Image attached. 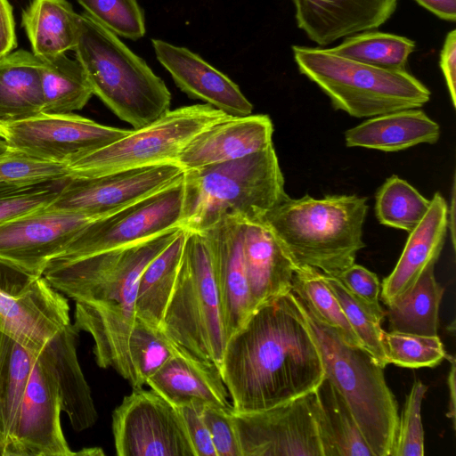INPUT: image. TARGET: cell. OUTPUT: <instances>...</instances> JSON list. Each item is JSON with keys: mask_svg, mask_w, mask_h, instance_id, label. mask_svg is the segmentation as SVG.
Returning a JSON list of instances; mask_svg holds the SVG:
<instances>
[{"mask_svg": "<svg viewBox=\"0 0 456 456\" xmlns=\"http://www.w3.org/2000/svg\"><path fill=\"white\" fill-rule=\"evenodd\" d=\"M219 370L235 411L269 409L319 386L322 359L292 291L252 312L228 338Z\"/></svg>", "mask_w": 456, "mask_h": 456, "instance_id": "1", "label": "cell"}, {"mask_svg": "<svg viewBox=\"0 0 456 456\" xmlns=\"http://www.w3.org/2000/svg\"><path fill=\"white\" fill-rule=\"evenodd\" d=\"M180 230L175 227L124 248L48 267L43 274L57 291L75 301L73 323L93 338L97 365L113 368L133 389L136 380L128 339L136 320L139 278Z\"/></svg>", "mask_w": 456, "mask_h": 456, "instance_id": "2", "label": "cell"}, {"mask_svg": "<svg viewBox=\"0 0 456 456\" xmlns=\"http://www.w3.org/2000/svg\"><path fill=\"white\" fill-rule=\"evenodd\" d=\"M367 198L328 195L288 197L261 219L298 266L338 276L365 247L363 224Z\"/></svg>", "mask_w": 456, "mask_h": 456, "instance_id": "3", "label": "cell"}, {"mask_svg": "<svg viewBox=\"0 0 456 456\" xmlns=\"http://www.w3.org/2000/svg\"><path fill=\"white\" fill-rule=\"evenodd\" d=\"M180 227L201 232L226 216L261 220L289 195L273 144L240 159L184 171Z\"/></svg>", "mask_w": 456, "mask_h": 456, "instance_id": "4", "label": "cell"}, {"mask_svg": "<svg viewBox=\"0 0 456 456\" xmlns=\"http://www.w3.org/2000/svg\"><path fill=\"white\" fill-rule=\"evenodd\" d=\"M93 94L134 129L170 110L171 94L164 81L116 34L86 12L78 14L74 49Z\"/></svg>", "mask_w": 456, "mask_h": 456, "instance_id": "5", "label": "cell"}, {"mask_svg": "<svg viewBox=\"0 0 456 456\" xmlns=\"http://www.w3.org/2000/svg\"><path fill=\"white\" fill-rule=\"evenodd\" d=\"M296 296V295H295ZM298 299L318 346L327 378L341 393L375 456H390L399 413L381 368L362 346L346 343Z\"/></svg>", "mask_w": 456, "mask_h": 456, "instance_id": "6", "label": "cell"}, {"mask_svg": "<svg viewBox=\"0 0 456 456\" xmlns=\"http://www.w3.org/2000/svg\"><path fill=\"white\" fill-rule=\"evenodd\" d=\"M299 72L330 98L334 109L355 118H373L422 107L429 89L407 70L362 63L330 48L293 45Z\"/></svg>", "mask_w": 456, "mask_h": 456, "instance_id": "7", "label": "cell"}, {"mask_svg": "<svg viewBox=\"0 0 456 456\" xmlns=\"http://www.w3.org/2000/svg\"><path fill=\"white\" fill-rule=\"evenodd\" d=\"M161 329L176 345L220 369L227 338L210 256L201 232L186 231Z\"/></svg>", "mask_w": 456, "mask_h": 456, "instance_id": "8", "label": "cell"}, {"mask_svg": "<svg viewBox=\"0 0 456 456\" xmlns=\"http://www.w3.org/2000/svg\"><path fill=\"white\" fill-rule=\"evenodd\" d=\"M227 116L207 103L168 110L150 125L130 130L124 137L68 165L69 177H92L176 162L180 152L198 133Z\"/></svg>", "mask_w": 456, "mask_h": 456, "instance_id": "9", "label": "cell"}, {"mask_svg": "<svg viewBox=\"0 0 456 456\" xmlns=\"http://www.w3.org/2000/svg\"><path fill=\"white\" fill-rule=\"evenodd\" d=\"M183 192V176L165 189L91 221L47 268L124 248L180 227Z\"/></svg>", "mask_w": 456, "mask_h": 456, "instance_id": "10", "label": "cell"}, {"mask_svg": "<svg viewBox=\"0 0 456 456\" xmlns=\"http://www.w3.org/2000/svg\"><path fill=\"white\" fill-rule=\"evenodd\" d=\"M70 322L69 305L43 276L0 263V329L35 354Z\"/></svg>", "mask_w": 456, "mask_h": 456, "instance_id": "11", "label": "cell"}, {"mask_svg": "<svg viewBox=\"0 0 456 456\" xmlns=\"http://www.w3.org/2000/svg\"><path fill=\"white\" fill-rule=\"evenodd\" d=\"M118 456H195L177 407L156 391L133 389L112 413Z\"/></svg>", "mask_w": 456, "mask_h": 456, "instance_id": "12", "label": "cell"}, {"mask_svg": "<svg viewBox=\"0 0 456 456\" xmlns=\"http://www.w3.org/2000/svg\"><path fill=\"white\" fill-rule=\"evenodd\" d=\"M231 417L241 456H322L314 390L269 409Z\"/></svg>", "mask_w": 456, "mask_h": 456, "instance_id": "13", "label": "cell"}, {"mask_svg": "<svg viewBox=\"0 0 456 456\" xmlns=\"http://www.w3.org/2000/svg\"><path fill=\"white\" fill-rule=\"evenodd\" d=\"M183 175L176 162H168L92 177H68L47 208L96 219L165 189Z\"/></svg>", "mask_w": 456, "mask_h": 456, "instance_id": "14", "label": "cell"}, {"mask_svg": "<svg viewBox=\"0 0 456 456\" xmlns=\"http://www.w3.org/2000/svg\"><path fill=\"white\" fill-rule=\"evenodd\" d=\"M11 149L37 159L69 165L124 137L130 130L99 124L74 113H41L6 126Z\"/></svg>", "mask_w": 456, "mask_h": 456, "instance_id": "15", "label": "cell"}, {"mask_svg": "<svg viewBox=\"0 0 456 456\" xmlns=\"http://www.w3.org/2000/svg\"><path fill=\"white\" fill-rule=\"evenodd\" d=\"M93 220L82 214L45 208L2 223L0 263L43 276L50 262Z\"/></svg>", "mask_w": 456, "mask_h": 456, "instance_id": "16", "label": "cell"}, {"mask_svg": "<svg viewBox=\"0 0 456 456\" xmlns=\"http://www.w3.org/2000/svg\"><path fill=\"white\" fill-rule=\"evenodd\" d=\"M61 398L52 372L35 356L10 456H74L61 425Z\"/></svg>", "mask_w": 456, "mask_h": 456, "instance_id": "17", "label": "cell"}, {"mask_svg": "<svg viewBox=\"0 0 456 456\" xmlns=\"http://www.w3.org/2000/svg\"><path fill=\"white\" fill-rule=\"evenodd\" d=\"M244 220L226 216L201 232L207 241L227 340L252 314L243 258Z\"/></svg>", "mask_w": 456, "mask_h": 456, "instance_id": "18", "label": "cell"}, {"mask_svg": "<svg viewBox=\"0 0 456 456\" xmlns=\"http://www.w3.org/2000/svg\"><path fill=\"white\" fill-rule=\"evenodd\" d=\"M273 134L268 115L227 116L198 133L176 163L186 171L240 159L273 144Z\"/></svg>", "mask_w": 456, "mask_h": 456, "instance_id": "19", "label": "cell"}, {"mask_svg": "<svg viewBox=\"0 0 456 456\" xmlns=\"http://www.w3.org/2000/svg\"><path fill=\"white\" fill-rule=\"evenodd\" d=\"M151 42L158 61L187 95L229 116L252 114L253 105L240 87L200 56L161 39H152Z\"/></svg>", "mask_w": 456, "mask_h": 456, "instance_id": "20", "label": "cell"}, {"mask_svg": "<svg viewBox=\"0 0 456 456\" xmlns=\"http://www.w3.org/2000/svg\"><path fill=\"white\" fill-rule=\"evenodd\" d=\"M297 27L321 46L378 28L396 10L398 0H292Z\"/></svg>", "mask_w": 456, "mask_h": 456, "instance_id": "21", "label": "cell"}, {"mask_svg": "<svg viewBox=\"0 0 456 456\" xmlns=\"http://www.w3.org/2000/svg\"><path fill=\"white\" fill-rule=\"evenodd\" d=\"M79 333L70 322L33 354L53 375L59 388L61 411L77 432L93 427L98 419L91 389L77 358Z\"/></svg>", "mask_w": 456, "mask_h": 456, "instance_id": "22", "label": "cell"}, {"mask_svg": "<svg viewBox=\"0 0 456 456\" xmlns=\"http://www.w3.org/2000/svg\"><path fill=\"white\" fill-rule=\"evenodd\" d=\"M243 258L252 311L291 291L297 265L262 220H244Z\"/></svg>", "mask_w": 456, "mask_h": 456, "instance_id": "23", "label": "cell"}, {"mask_svg": "<svg viewBox=\"0 0 456 456\" xmlns=\"http://www.w3.org/2000/svg\"><path fill=\"white\" fill-rule=\"evenodd\" d=\"M448 205L436 192L428 212L409 233L401 256L381 284V299L386 305L404 295L424 271L436 264L444 248L449 227Z\"/></svg>", "mask_w": 456, "mask_h": 456, "instance_id": "24", "label": "cell"}, {"mask_svg": "<svg viewBox=\"0 0 456 456\" xmlns=\"http://www.w3.org/2000/svg\"><path fill=\"white\" fill-rule=\"evenodd\" d=\"M175 407L186 404L232 408L219 368L183 349L146 381Z\"/></svg>", "mask_w": 456, "mask_h": 456, "instance_id": "25", "label": "cell"}, {"mask_svg": "<svg viewBox=\"0 0 456 456\" xmlns=\"http://www.w3.org/2000/svg\"><path fill=\"white\" fill-rule=\"evenodd\" d=\"M439 137V125L419 108L370 118L345 133L347 147L387 152L405 150L420 143L433 144Z\"/></svg>", "mask_w": 456, "mask_h": 456, "instance_id": "26", "label": "cell"}, {"mask_svg": "<svg viewBox=\"0 0 456 456\" xmlns=\"http://www.w3.org/2000/svg\"><path fill=\"white\" fill-rule=\"evenodd\" d=\"M41 65L42 61L26 50L0 60L1 124L6 126L43 113Z\"/></svg>", "mask_w": 456, "mask_h": 456, "instance_id": "27", "label": "cell"}, {"mask_svg": "<svg viewBox=\"0 0 456 456\" xmlns=\"http://www.w3.org/2000/svg\"><path fill=\"white\" fill-rule=\"evenodd\" d=\"M314 394L322 456H375L346 399L325 376Z\"/></svg>", "mask_w": 456, "mask_h": 456, "instance_id": "28", "label": "cell"}, {"mask_svg": "<svg viewBox=\"0 0 456 456\" xmlns=\"http://www.w3.org/2000/svg\"><path fill=\"white\" fill-rule=\"evenodd\" d=\"M21 24L33 54L41 61L76 47L78 14L67 0H32L22 12Z\"/></svg>", "mask_w": 456, "mask_h": 456, "instance_id": "29", "label": "cell"}, {"mask_svg": "<svg viewBox=\"0 0 456 456\" xmlns=\"http://www.w3.org/2000/svg\"><path fill=\"white\" fill-rule=\"evenodd\" d=\"M185 237L186 231L181 228L173 240L147 265L139 278L136 316L158 329L162 327L175 286Z\"/></svg>", "mask_w": 456, "mask_h": 456, "instance_id": "30", "label": "cell"}, {"mask_svg": "<svg viewBox=\"0 0 456 456\" xmlns=\"http://www.w3.org/2000/svg\"><path fill=\"white\" fill-rule=\"evenodd\" d=\"M34 355L15 338L2 331L0 337V436L10 456L14 431Z\"/></svg>", "mask_w": 456, "mask_h": 456, "instance_id": "31", "label": "cell"}, {"mask_svg": "<svg viewBox=\"0 0 456 456\" xmlns=\"http://www.w3.org/2000/svg\"><path fill=\"white\" fill-rule=\"evenodd\" d=\"M435 265H430L404 295L387 305L385 316L392 331L437 335L444 288L436 280Z\"/></svg>", "mask_w": 456, "mask_h": 456, "instance_id": "32", "label": "cell"}, {"mask_svg": "<svg viewBox=\"0 0 456 456\" xmlns=\"http://www.w3.org/2000/svg\"><path fill=\"white\" fill-rule=\"evenodd\" d=\"M40 79L44 113L65 114L81 110L94 94L81 64L65 53L42 61Z\"/></svg>", "mask_w": 456, "mask_h": 456, "instance_id": "33", "label": "cell"}, {"mask_svg": "<svg viewBox=\"0 0 456 456\" xmlns=\"http://www.w3.org/2000/svg\"><path fill=\"white\" fill-rule=\"evenodd\" d=\"M330 49L338 55L371 66L406 70L415 42L395 34L367 30L346 37L341 44Z\"/></svg>", "mask_w": 456, "mask_h": 456, "instance_id": "34", "label": "cell"}, {"mask_svg": "<svg viewBox=\"0 0 456 456\" xmlns=\"http://www.w3.org/2000/svg\"><path fill=\"white\" fill-rule=\"evenodd\" d=\"M291 291L304 301L321 321L334 328L346 343L363 347L338 300L327 285L322 272L310 266L297 265Z\"/></svg>", "mask_w": 456, "mask_h": 456, "instance_id": "35", "label": "cell"}, {"mask_svg": "<svg viewBox=\"0 0 456 456\" xmlns=\"http://www.w3.org/2000/svg\"><path fill=\"white\" fill-rule=\"evenodd\" d=\"M430 200L407 181L392 175L376 193L375 214L386 226L411 232L422 220Z\"/></svg>", "mask_w": 456, "mask_h": 456, "instance_id": "36", "label": "cell"}, {"mask_svg": "<svg viewBox=\"0 0 456 456\" xmlns=\"http://www.w3.org/2000/svg\"><path fill=\"white\" fill-rule=\"evenodd\" d=\"M183 349L161 329L151 326L136 316L128 339V355L135 376V389L142 388L150 377Z\"/></svg>", "mask_w": 456, "mask_h": 456, "instance_id": "37", "label": "cell"}, {"mask_svg": "<svg viewBox=\"0 0 456 456\" xmlns=\"http://www.w3.org/2000/svg\"><path fill=\"white\" fill-rule=\"evenodd\" d=\"M322 274L363 348L381 368L385 369L389 364L381 341V322L385 312L372 308L353 295L337 277L323 273Z\"/></svg>", "mask_w": 456, "mask_h": 456, "instance_id": "38", "label": "cell"}, {"mask_svg": "<svg viewBox=\"0 0 456 456\" xmlns=\"http://www.w3.org/2000/svg\"><path fill=\"white\" fill-rule=\"evenodd\" d=\"M381 341L388 363L400 367H435L447 355L437 335L382 330Z\"/></svg>", "mask_w": 456, "mask_h": 456, "instance_id": "39", "label": "cell"}, {"mask_svg": "<svg viewBox=\"0 0 456 456\" xmlns=\"http://www.w3.org/2000/svg\"><path fill=\"white\" fill-rule=\"evenodd\" d=\"M95 21L117 36L137 40L145 34V20L137 0H77Z\"/></svg>", "mask_w": 456, "mask_h": 456, "instance_id": "40", "label": "cell"}, {"mask_svg": "<svg viewBox=\"0 0 456 456\" xmlns=\"http://www.w3.org/2000/svg\"><path fill=\"white\" fill-rule=\"evenodd\" d=\"M68 177L67 165L45 161L11 148L0 156V183L29 186Z\"/></svg>", "mask_w": 456, "mask_h": 456, "instance_id": "41", "label": "cell"}, {"mask_svg": "<svg viewBox=\"0 0 456 456\" xmlns=\"http://www.w3.org/2000/svg\"><path fill=\"white\" fill-rule=\"evenodd\" d=\"M66 179L29 186L0 183V224L47 208Z\"/></svg>", "mask_w": 456, "mask_h": 456, "instance_id": "42", "label": "cell"}, {"mask_svg": "<svg viewBox=\"0 0 456 456\" xmlns=\"http://www.w3.org/2000/svg\"><path fill=\"white\" fill-rule=\"evenodd\" d=\"M427 389L419 379L413 383L399 417L390 456L424 455V429L420 412Z\"/></svg>", "mask_w": 456, "mask_h": 456, "instance_id": "43", "label": "cell"}, {"mask_svg": "<svg viewBox=\"0 0 456 456\" xmlns=\"http://www.w3.org/2000/svg\"><path fill=\"white\" fill-rule=\"evenodd\" d=\"M232 410V408L207 405L201 411L216 456H241L240 443L231 417Z\"/></svg>", "mask_w": 456, "mask_h": 456, "instance_id": "44", "label": "cell"}, {"mask_svg": "<svg viewBox=\"0 0 456 456\" xmlns=\"http://www.w3.org/2000/svg\"><path fill=\"white\" fill-rule=\"evenodd\" d=\"M336 277L353 295L372 308L383 311L379 299L381 284L374 273L354 263Z\"/></svg>", "mask_w": 456, "mask_h": 456, "instance_id": "45", "label": "cell"}, {"mask_svg": "<svg viewBox=\"0 0 456 456\" xmlns=\"http://www.w3.org/2000/svg\"><path fill=\"white\" fill-rule=\"evenodd\" d=\"M204 406L186 404L177 407L195 456H216L208 428L202 419Z\"/></svg>", "mask_w": 456, "mask_h": 456, "instance_id": "46", "label": "cell"}, {"mask_svg": "<svg viewBox=\"0 0 456 456\" xmlns=\"http://www.w3.org/2000/svg\"><path fill=\"white\" fill-rule=\"evenodd\" d=\"M440 68L444 77L452 106L456 107V30L450 31L440 53Z\"/></svg>", "mask_w": 456, "mask_h": 456, "instance_id": "47", "label": "cell"}, {"mask_svg": "<svg viewBox=\"0 0 456 456\" xmlns=\"http://www.w3.org/2000/svg\"><path fill=\"white\" fill-rule=\"evenodd\" d=\"M17 46L12 7L8 0H0V60Z\"/></svg>", "mask_w": 456, "mask_h": 456, "instance_id": "48", "label": "cell"}, {"mask_svg": "<svg viewBox=\"0 0 456 456\" xmlns=\"http://www.w3.org/2000/svg\"><path fill=\"white\" fill-rule=\"evenodd\" d=\"M419 5L446 21L456 20V0H415Z\"/></svg>", "mask_w": 456, "mask_h": 456, "instance_id": "49", "label": "cell"}, {"mask_svg": "<svg viewBox=\"0 0 456 456\" xmlns=\"http://www.w3.org/2000/svg\"><path fill=\"white\" fill-rule=\"evenodd\" d=\"M448 359L451 361V370L448 376V387H449V406L447 417L452 419L453 427H455V359L451 355H446Z\"/></svg>", "mask_w": 456, "mask_h": 456, "instance_id": "50", "label": "cell"}, {"mask_svg": "<svg viewBox=\"0 0 456 456\" xmlns=\"http://www.w3.org/2000/svg\"><path fill=\"white\" fill-rule=\"evenodd\" d=\"M78 455H102L103 452L101 448H84L77 452Z\"/></svg>", "mask_w": 456, "mask_h": 456, "instance_id": "51", "label": "cell"}, {"mask_svg": "<svg viewBox=\"0 0 456 456\" xmlns=\"http://www.w3.org/2000/svg\"><path fill=\"white\" fill-rule=\"evenodd\" d=\"M10 150L9 144L7 141L2 137H0V156L4 154Z\"/></svg>", "mask_w": 456, "mask_h": 456, "instance_id": "52", "label": "cell"}, {"mask_svg": "<svg viewBox=\"0 0 456 456\" xmlns=\"http://www.w3.org/2000/svg\"><path fill=\"white\" fill-rule=\"evenodd\" d=\"M6 136H7L6 126L0 123V137L6 139Z\"/></svg>", "mask_w": 456, "mask_h": 456, "instance_id": "53", "label": "cell"}, {"mask_svg": "<svg viewBox=\"0 0 456 456\" xmlns=\"http://www.w3.org/2000/svg\"><path fill=\"white\" fill-rule=\"evenodd\" d=\"M0 456H5V445L0 436Z\"/></svg>", "mask_w": 456, "mask_h": 456, "instance_id": "54", "label": "cell"}, {"mask_svg": "<svg viewBox=\"0 0 456 456\" xmlns=\"http://www.w3.org/2000/svg\"><path fill=\"white\" fill-rule=\"evenodd\" d=\"M1 333H2V330H1V329H0V337H1Z\"/></svg>", "mask_w": 456, "mask_h": 456, "instance_id": "55", "label": "cell"}]
</instances>
